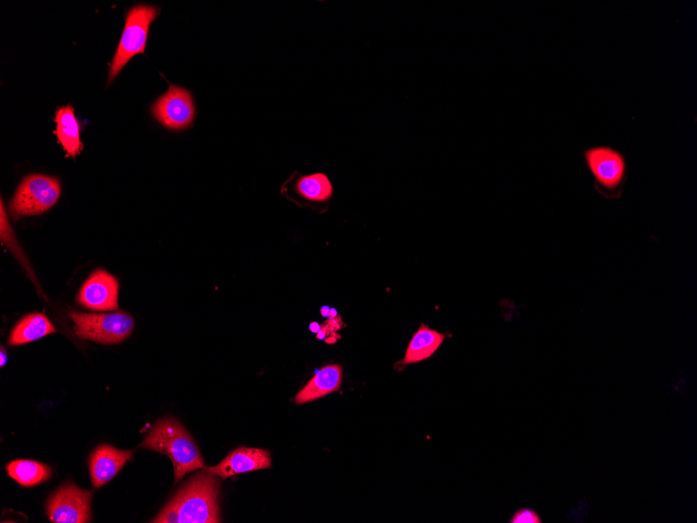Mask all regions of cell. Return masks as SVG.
Instances as JSON below:
<instances>
[{"label":"cell","instance_id":"6","mask_svg":"<svg viewBox=\"0 0 697 523\" xmlns=\"http://www.w3.org/2000/svg\"><path fill=\"white\" fill-rule=\"evenodd\" d=\"M69 317L75 323V332L79 338L104 345L126 341L135 326L134 319L126 312L112 314L70 312Z\"/></svg>","mask_w":697,"mask_h":523},{"label":"cell","instance_id":"15","mask_svg":"<svg viewBox=\"0 0 697 523\" xmlns=\"http://www.w3.org/2000/svg\"><path fill=\"white\" fill-rule=\"evenodd\" d=\"M57 329L44 314H32L24 317L11 332L9 344L20 346L55 334Z\"/></svg>","mask_w":697,"mask_h":523},{"label":"cell","instance_id":"16","mask_svg":"<svg viewBox=\"0 0 697 523\" xmlns=\"http://www.w3.org/2000/svg\"><path fill=\"white\" fill-rule=\"evenodd\" d=\"M294 190L298 197L309 204L326 205L333 197V185L323 173L300 176Z\"/></svg>","mask_w":697,"mask_h":523},{"label":"cell","instance_id":"17","mask_svg":"<svg viewBox=\"0 0 697 523\" xmlns=\"http://www.w3.org/2000/svg\"><path fill=\"white\" fill-rule=\"evenodd\" d=\"M10 477L23 487H34L52 477V469L47 465L29 460H17L7 466Z\"/></svg>","mask_w":697,"mask_h":523},{"label":"cell","instance_id":"12","mask_svg":"<svg viewBox=\"0 0 697 523\" xmlns=\"http://www.w3.org/2000/svg\"><path fill=\"white\" fill-rule=\"evenodd\" d=\"M55 134L66 156L76 158L84 149L81 140V125L71 105L60 107L56 111Z\"/></svg>","mask_w":697,"mask_h":523},{"label":"cell","instance_id":"18","mask_svg":"<svg viewBox=\"0 0 697 523\" xmlns=\"http://www.w3.org/2000/svg\"><path fill=\"white\" fill-rule=\"evenodd\" d=\"M511 523H542L541 516L532 509H520L511 518Z\"/></svg>","mask_w":697,"mask_h":523},{"label":"cell","instance_id":"3","mask_svg":"<svg viewBox=\"0 0 697 523\" xmlns=\"http://www.w3.org/2000/svg\"><path fill=\"white\" fill-rule=\"evenodd\" d=\"M160 9L149 5H136L127 13L126 25L109 70L111 84L136 55L146 52L152 23L159 17Z\"/></svg>","mask_w":697,"mask_h":523},{"label":"cell","instance_id":"13","mask_svg":"<svg viewBox=\"0 0 697 523\" xmlns=\"http://www.w3.org/2000/svg\"><path fill=\"white\" fill-rule=\"evenodd\" d=\"M343 369L340 365H328L321 369L297 394V404L318 400L339 391L342 385Z\"/></svg>","mask_w":697,"mask_h":523},{"label":"cell","instance_id":"19","mask_svg":"<svg viewBox=\"0 0 697 523\" xmlns=\"http://www.w3.org/2000/svg\"><path fill=\"white\" fill-rule=\"evenodd\" d=\"M8 362V355L4 346L0 348V366L5 367Z\"/></svg>","mask_w":697,"mask_h":523},{"label":"cell","instance_id":"10","mask_svg":"<svg viewBox=\"0 0 697 523\" xmlns=\"http://www.w3.org/2000/svg\"><path fill=\"white\" fill-rule=\"evenodd\" d=\"M272 467L271 454L260 448L239 447L232 451L218 466L205 470L224 480L236 474L252 472Z\"/></svg>","mask_w":697,"mask_h":523},{"label":"cell","instance_id":"11","mask_svg":"<svg viewBox=\"0 0 697 523\" xmlns=\"http://www.w3.org/2000/svg\"><path fill=\"white\" fill-rule=\"evenodd\" d=\"M132 458V451L119 450L111 445L96 448L89 459L93 487L98 489L109 483Z\"/></svg>","mask_w":697,"mask_h":523},{"label":"cell","instance_id":"8","mask_svg":"<svg viewBox=\"0 0 697 523\" xmlns=\"http://www.w3.org/2000/svg\"><path fill=\"white\" fill-rule=\"evenodd\" d=\"M92 492L67 483L47 502V515L55 523H86L91 520Z\"/></svg>","mask_w":697,"mask_h":523},{"label":"cell","instance_id":"5","mask_svg":"<svg viewBox=\"0 0 697 523\" xmlns=\"http://www.w3.org/2000/svg\"><path fill=\"white\" fill-rule=\"evenodd\" d=\"M583 156L598 192L607 197L620 196L628 175L626 156L610 146L588 148Z\"/></svg>","mask_w":697,"mask_h":523},{"label":"cell","instance_id":"14","mask_svg":"<svg viewBox=\"0 0 697 523\" xmlns=\"http://www.w3.org/2000/svg\"><path fill=\"white\" fill-rule=\"evenodd\" d=\"M444 340L445 336L441 332L422 325L407 347L403 365L417 364L429 359L441 347Z\"/></svg>","mask_w":697,"mask_h":523},{"label":"cell","instance_id":"4","mask_svg":"<svg viewBox=\"0 0 697 523\" xmlns=\"http://www.w3.org/2000/svg\"><path fill=\"white\" fill-rule=\"evenodd\" d=\"M61 196V182L54 177L33 174L22 180L10 204L13 219L39 216L52 209Z\"/></svg>","mask_w":697,"mask_h":523},{"label":"cell","instance_id":"2","mask_svg":"<svg viewBox=\"0 0 697 523\" xmlns=\"http://www.w3.org/2000/svg\"><path fill=\"white\" fill-rule=\"evenodd\" d=\"M141 447L157 451L172 460L176 483L180 482L185 474L201 469L205 465L194 439L185 427L172 417L159 420L152 427Z\"/></svg>","mask_w":697,"mask_h":523},{"label":"cell","instance_id":"7","mask_svg":"<svg viewBox=\"0 0 697 523\" xmlns=\"http://www.w3.org/2000/svg\"><path fill=\"white\" fill-rule=\"evenodd\" d=\"M151 113L165 129L185 131L194 125L197 116L194 95L188 89L170 85L152 105Z\"/></svg>","mask_w":697,"mask_h":523},{"label":"cell","instance_id":"1","mask_svg":"<svg viewBox=\"0 0 697 523\" xmlns=\"http://www.w3.org/2000/svg\"><path fill=\"white\" fill-rule=\"evenodd\" d=\"M219 496V480L216 475L204 470L188 481L152 522H222Z\"/></svg>","mask_w":697,"mask_h":523},{"label":"cell","instance_id":"9","mask_svg":"<svg viewBox=\"0 0 697 523\" xmlns=\"http://www.w3.org/2000/svg\"><path fill=\"white\" fill-rule=\"evenodd\" d=\"M119 283L104 270H96L83 284L78 295L82 306L96 312L116 311Z\"/></svg>","mask_w":697,"mask_h":523}]
</instances>
